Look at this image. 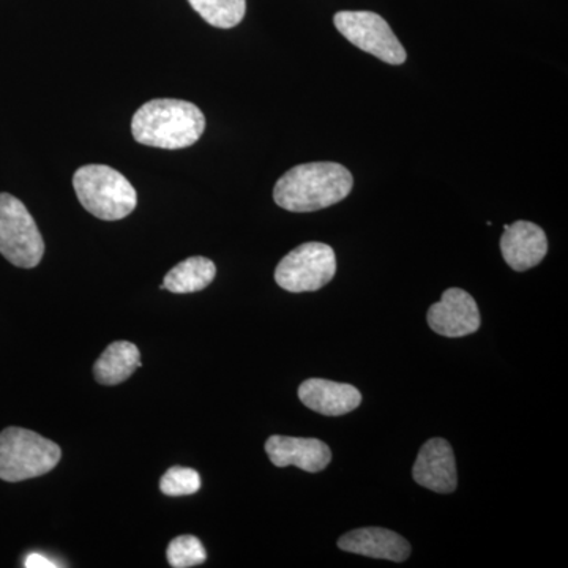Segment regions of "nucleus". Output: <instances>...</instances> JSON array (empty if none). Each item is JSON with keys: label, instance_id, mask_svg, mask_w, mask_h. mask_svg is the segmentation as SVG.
<instances>
[{"label": "nucleus", "instance_id": "obj_8", "mask_svg": "<svg viewBox=\"0 0 568 568\" xmlns=\"http://www.w3.org/2000/svg\"><path fill=\"white\" fill-rule=\"evenodd\" d=\"M429 327L447 338L476 334L480 328V312L473 295L459 287H450L437 304L428 310Z\"/></svg>", "mask_w": 568, "mask_h": 568}, {"label": "nucleus", "instance_id": "obj_2", "mask_svg": "<svg viewBox=\"0 0 568 568\" xmlns=\"http://www.w3.org/2000/svg\"><path fill=\"white\" fill-rule=\"evenodd\" d=\"M204 130V112L185 100H151L142 104L132 119L134 141L166 151H179L196 144Z\"/></svg>", "mask_w": 568, "mask_h": 568}, {"label": "nucleus", "instance_id": "obj_19", "mask_svg": "<svg viewBox=\"0 0 568 568\" xmlns=\"http://www.w3.org/2000/svg\"><path fill=\"white\" fill-rule=\"evenodd\" d=\"M26 567H58L51 560L43 558L41 555H31L26 559Z\"/></svg>", "mask_w": 568, "mask_h": 568}, {"label": "nucleus", "instance_id": "obj_17", "mask_svg": "<svg viewBox=\"0 0 568 568\" xmlns=\"http://www.w3.org/2000/svg\"><path fill=\"white\" fill-rule=\"evenodd\" d=\"M168 562L174 568L197 567L205 562L207 552L200 538L194 536L175 537L166 549Z\"/></svg>", "mask_w": 568, "mask_h": 568}, {"label": "nucleus", "instance_id": "obj_9", "mask_svg": "<svg viewBox=\"0 0 568 568\" xmlns=\"http://www.w3.org/2000/svg\"><path fill=\"white\" fill-rule=\"evenodd\" d=\"M413 477L420 487L432 491L440 495L454 493L458 485V474L450 444L440 437H433L425 443L413 467Z\"/></svg>", "mask_w": 568, "mask_h": 568}, {"label": "nucleus", "instance_id": "obj_4", "mask_svg": "<svg viewBox=\"0 0 568 568\" xmlns=\"http://www.w3.org/2000/svg\"><path fill=\"white\" fill-rule=\"evenodd\" d=\"M62 450L58 444L31 429L10 428L0 433V478L11 484L51 473L59 465Z\"/></svg>", "mask_w": 568, "mask_h": 568}, {"label": "nucleus", "instance_id": "obj_16", "mask_svg": "<svg viewBox=\"0 0 568 568\" xmlns=\"http://www.w3.org/2000/svg\"><path fill=\"white\" fill-rule=\"evenodd\" d=\"M192 9L213 28L233 29L244 20L246 0H189Z\"/></svg>", "mask_w": 568, "mask_h": 568}, {"label": "nucleus", "instance_id": "obj_11", "mask_svg": "<svg viewBox=\"0 0 568 568\" xmlns=\"http://www.w3.org/2000/svg\"><path fill=\"white\" fill-rule=\"evenodd\" d=\"M500 252L514 271L526 272L536 267L548 253V239L536 223L517 222L504 226Z\"/></svg>", "mask_w": 568, "mask_h": 568}, {"label": "nucleus", "instance_id": "obj_5", "mask_svg": "<svg viewBox=\"0 0 568 568\" xmlns=\"http://www.w3.org/2000/svg\"><path fill=\"white\" fill-rule=\"evenodd\" d=\"M0 254L21 268L37 267L44 242L26 205L10 193H0Z\"/></svg>", "mask_w": 568, "mask_h": 568}, {"label": "nucleus", "instance_id": "obj_18", "mask_svg": "<svg viewBox=\"0 0 568 568\" xmlns=\"http://www.w3.org/2000/svg\"><path fill=\"white\" fill-rule=\"evenodd\" d=\"M200 474L190 469V467H171L160 480V489H162L164 496L170 497L192 496L200 491Z\"/></svg>", "mask_w": 568, "mask_h": 568}, {"label": "nucleus", "instance_id": "obj_1", "mask_svg": "<svg viewBox=\"0 0 568 568\" xmlns=\"http://www.w3.org/2000/svg\"><path fill=\"white\" fill-rule=\"evenodd\" d=\"M353 186V174L343 164H298L275 183L274 200L284 211L316 212L345 200Z\"/></svg>", "mask_w": 568, "mask_h": 568}, {"label": "nucleus", "instance_id": "obj_15", "mask_svg": "<svg viewBox=\"0 0 568 568\" xmlns=\"http://www.w3.org/2000/svg\"><path fill=\"white\" fill-rule=\"evenodd\" d=\"M215 275L216 267L211 260L192 256L168 272L163 287L173 294L200 293L215 280Z\"/></svg>", "mask_w": 568, "mask_h": 568}, {"label": "nucleus", "instance_id": "obj_7", "mask_svg": "<svg viewBox=\"0 0 568 568\" xmlns=\"http://www.w3.org/2000/svg\"><path fill=\"white\" fill-rule=\"evenodd\" d=\"M335 28L358 50L375 55L390 65H402L407 54L388 22L373 11H338Z\"/></svg>", "mask_w": 568, "mask_h": 568}, {"label": "nucleus", "instance_id": "obj_14", "mask_svg": "<svg viewBox=\"0 0 568 568\" xmlns=\"http://www.w3.org/2000/svg\"><path fill=\"white\" fill-rule=\"evenodd\" d=\"M141 366V353L130 342H115L104 349L93 365V376L102 386H118L133 376Z\"/></svg>", "mask_w": 568, "mask_h": 568}, {"label": "nucleus", "instance_id": "obj_10", "mask_svg": "<svg viewBox=\"0 0 568 568\" xmlns=\"http://www.w3.org/2000/svg\"><path fill=\"white\" fill-rule=\"evenodd\" d=\"M265 452L276 467L295 466L305 473H321L332 462L327 444L313 437L271 436Z\"/></svg>", "mask_w": 568, "mask_h": 568}, {"label": "nucleus", "instance_id": "obj_3", "mask_svg": "<svg viewBox=\"0 0 568 568\" xmlns=\"http://www.w3.org/2000/svg\"><path fill=\"white\" fill-rule=\"evenodd\" d=\"M73 189L82 207L95 219L119 222L136 209L132 183L106 164H85L73 175Z\"/></svg>", "mask_w": 568, "mask_h": 568}, {"label": "nucleus", "instance_id": "obj_13", "mask_svg": "<svg viewBox=\"0 0 568 568\" xmlns=\"http://www.w3.org/2000/svg\"><path fill=\"white\" fill-rule=\"evenodd\" d=\"M339 549L373 559L405 562L410 556V545L394 530L362 528L351 530L338 540Z\"/></svg>", "mask_w": 568, "mask_h": 568}, {"label": "nucleus", "instance_id": "obj_6", "mask_svg": "<svg viewBox=\"0 0 568 568\" xmlns=\"http://www.w3.org/2000/svg\"><path fill=\"white\" fill-rule=\"evenodd\" d=\"M336 274V256L332 246L308 242L294 248L275 268V282L287 293L320 291Z\"/></svg>", "mask_w": 568, "mask_h": 568}, {"label": "nucleus", "instance_id": "obj_12", "mask_svg": "<svg viewBox=\"0 0 568 568\" xmlns=\"http://www.w3.org/2000/svg\"><path fill=\"white\" fill-rule=\"evenodd\" d=\"M298 398L308 409L323 416H345L362 403V394L351 384L308 379L298 387Z\"/></svg>", "mask_w": 568, "mask_h": 568}]
</instances>
